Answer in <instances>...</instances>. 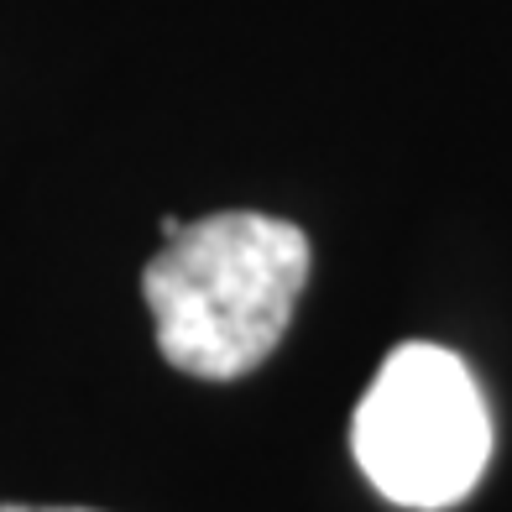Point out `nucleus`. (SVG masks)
I'll return each instance as SVG.
<instances>
[{
	"label": "nucleus",
	"instance_id": "1",
	"mask_svg": "<svg viewBox=\"0 0 512 512\" xmlns=\"http://www.w3.org/2000/svg\"><path fill=\"white\" fill-rule=\"evenodd\" d=\"M309 262V236L277 215L225 209L183 225L142 272L162 361L204 382L256 371L288 335Z\"/></svg>",
	"mask_w": 512,
	"mask_h": 512
},
{
	"label": "nucleus",
	"instance_id": "2",
	"mask_svg": "<svg viewBox=\"0 0 512 512\" xmlns=\"http://www.w3.org/2000/svg\"><path fill=\"white\" fill-rule=\"evenodd\" d=\"M351 450L387 502L439 512L471 497L492 460V413L445 345H398L351 418Z\"/></svg>",
	"mask_w": 512,
	"mask_h": 512
},
{
	"label": "nucleus",
	"instance_id": "3",
	"mask_svg": "<svg viewBox=\"0 0 512 512\" xmlns=\"http://www.w3.org/2000/svg\"><path fill=\"white\" fill-rule=\"evenodd\" d=\"M0 512H89V507H27V502H0Z\"/></svg>",
	"mask_w": 512,
	"mask_h": 512
}]
</instances>
